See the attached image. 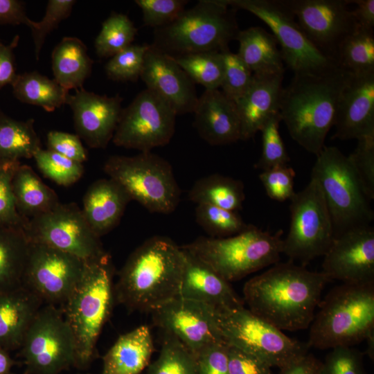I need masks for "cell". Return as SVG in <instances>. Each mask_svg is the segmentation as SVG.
<instances>
[{"instance_id":"cell-27","label":"cell","mask_w":374,"mask_h":374,"mask_svg":"<svg viewBox=\"0 0 374 374\" xmlns=\"http://www.w3.org/2000/svg\"><path fill=\"white\" fill-rule=\"evenodd\" d=\"M43 301L22 285L0 293V346L10 351L20 348L24 337Z\"/></svg>"},{"instance_id":"cell-33","label":"cell","mask_w":374,"mask_h":374,"mask_svg":"<svg viewBox=\"0 0 374 374\" xmlns=\"http://www.w3.org/2000/svg\"><path fill=\"white\" fill-rule=\"evenodd\" d=\"M188 197L196 204H208L238 212L242 208L245 199L244 187L240 180L213 174L196 181Z\"/></svg>"},{"instance_id":"cell-30","label":"cell","mask_w":374,"mask_h":374,"mask_svg":"<svg viewBox=\"0 0 374 374\" xmlns=\"http://www.w3.org/2000/svg\"><path fill=\"white\" fill-rule=\"evenodd\" d=\"M51 62L54 80L68 91L82 88L93 66L87 46L75 37L62 39L52 52Z\"/></svg>"},{"instance_id":"cell-56","label":"cell","mask_w":374,"mask_h":374,"mask_svg":"<svg viewBox=\"0 0 374 374\" xmlns=\"http://www.w3.org/2000/svg\"><path fill=\"white\" fill-rule=\"evenodd\" d=\"M321 364V362L307 353L280 368L278 374H320Z\"/></svg>"},{"instance_id":"cell-45","label":"cell","mask_w":374,"mask_h":374,"mask_svg":"<svg viewBox=\"0 0 374 374\" xmlns=\"http://www.w3.org/2000/svg\"><path fill=\"white\" fill-rule=\"evenodd\" d=\"M20 161H6L0 168V225L25 229L28 220L17 211L11 180Z\"/></svg>"},{"instance_id":"cell-19","label":"cell","mask_w":374,"mask_h":374,"mask_svg":"<svg viewBox=\"0 0 374 374\" xmlns=\"http://www.w3.org/2000/svg\"><path fill=\"white\" fill-rule=\"evenodd\" d=\"M323 256L321 271L330 281L374 283V228L359 227L335 237Z\"/></svg>"},{"instance_id":"cell-31","label":"cell","mask_w":374,"mask_h":374,"mask_svg":"<svg viewBox=\"0 0 374 374\" xmlns=\"http://www.w3.org/2000/svg\"><path fill=\"white\" fill-rule=\"evenodd\" d=\"M11 186L17 211L28 220L50 211L60 203L55 191L28 166L20 164L17 168Z\"/></svg>"},{"instance_id":"cell-49","label":"cell","mask_w":374,"mask_h":374,"mask_svg":"<svg viewBox=\"0 0 374 374\" xmlns=\"http://www.w3.org/2000/svg\"><path fill=\"white\" fill-rule=\"evenodd\" d=\"M348 158L370 199H374V137L357 141L355 150Z\"/></svg>"},{"instance_id":"cell-11","label":"cell","mask_w":374,"mask_h":374,"mask_svg":"<svg viewBox=\"0 0 374 374\" xmlns=\"http://www.w3.org/2000/svg\"><path fill=\"white\" fill-rule=\"evenodd\" d=\"M231 7L256 16L280 46L283 62L294 75L319 74L339 66L306 37L283 0H225Z\"/></svg>"},{"instance_id":"cell-60","label":"cell","mask_w":374,"mask_h":374,"mask_svg":"<svg viewBox=\"0 0 374 374\" xmlns=\"http://www.w3.org/2000/svg\"><path fill=\"white\" fill-rule=\"evenodd\" d=\"M5 161H6L0 159V168L4 163Z\"/></svg>"},{"instance_id":"cell-7","label":"cell","mask_w":374,"mask_h":374,"mask_svg":"<svg viewBox=\"0 0 374 374\" xmlns=\"http://www.w3.org/2000/svg\"><path fill=\"white\" fill-rule=\"evenodd\" d=\"M282 235V230L271 233L249 224L230 237H199L181 247L230 283L278 262Z\"/></svg>"},{"instance_id":"cell-1","label":"cell","mask_w":374,"mask_h":374,"mask_svg":"<svg viewBox=\"0 0 374 374\" xmlns=\"http://www.w3.org/2000/svg\"><path fill=\"white\" fill-rule=\"evenodd\" d=\"M330 280L321 271L289 260L277 262L246 282L244 303L253 313L281 330L310 326Z\"/></svg>"},{"instance_id":"cell-39","label":"cell","mask_w":374,"mask_h":374,"mask_svg":"<svg viewBox=\"0 0 374 374\" xmlns=\"http://www.w3.org/2000/svg\"><path fill=\"white\" fill-rule=\"evenodd\" d=\"M137 29L130 18L122 13H112L102 24L95 39L96 54L100 57H112L132 45Z\"/></svg>"},{"instance_id":"cell-47","label":"cell","mask_w":374,"mask_h":374,"mask_svg":"<svg viewBox=\"0 0 374 374\" xmlns=\"http://www.w3.org/2000/svg\"><path fill=\"white\" fill-rule=\"evenodd\" d=\"M320 374H366L363 354L353 346L331 348L321 364Z\"/></svg>"},{"instance_id":"cell-23","label":"cell","mask_w":374,"mask_h":374,"mask_svg":"<svg viewBox=\"0 0 374 374\" xmlns=\"http://www.w3.org/2000/svg\"><path fill=\"white\" fill-rule=\"evenodd\" d=\"M181 248L185 262L178 297L204 303L217 310L244 306V301L229 282L204 262Z\"/></svg>"},{"instance_id":"cell-5","label":"cell","mask_w":374,"mask_h":374,"mask_svg":"<svg viewBox=\"0 0 374 374\" xmlns=\"http://www.w3.org/2000/svg\"><path fill=\"white\" fill-rule=\"evenodd\" d=\"M318 307L309 326L308 347L353 346L374 331V283H342Z\"/></svg>"},{"instance_id":"cell-41","label":"cell","mask_w":374,"mask_h":374,"mask_svg":"<svg viewBox=\"0 0 374 374\" xmlns=\"http://www.w3.org/2000/svg\"><path fill=\"white\" fill-rule=\"evenodd\" d=\"M33 159L41 172L60 186H69L75 184L84 172L82 163L50 150L39 149Z\"/></svg>"},{"instance_id":"cell-2","label":"cell","mask_w":374,"mask_h":374,"mask_svg":"<svg viewBox=\"0 0 374 374\" xmlns=\"http://www.w3.org/2000/svg\"><path fill=\"white\" fill-rule=\"evenodd\" d=\"M184 251L171 239L152 236L135 249L119 271L114 301L129 311L152 312L178 297Z\"/></svg>"},{"instance_id":"cell-50","label":"cell","mask_w":374,"mask_h":374,"mask_svg":"<svg viewBox=\"0 0 374 374\" xmlns=\"http://www.w3.org/2000/svg\"><path fill=\"white\" fill-rule=\"evenodd\" d=\"M294 170L288 165L276 166L259 174L267 196L275 201L290 199L296 192L294 190Z\"/></svg>"},{"instance_id":"cell-4","label":"cell","mask_w":374,"mask_h":374,"mask_svg":"<svg viewBox=\"0 0 374 374\" xmlns=\"http://www.w3.org/2000/svg\"><path fill=\"white\" fill-rule=\"evenodd\" d=\"M114 266L110 255L85 262L78 283L62 306L73 335L75 366L87 368L93 360L96 344L114 303Z\"/></svg>"},{"instance_id":"cell-24","label":"cell","mask_w":374,"mask_h":374,"mask_svg":"<svg viewBox=\"0 0 374 374\" xmlns=\"http://www.w3.org/2000/svg\"><path fill=\"white\" fill-rule=\"evenodd\" d=\"M193 114L194 126L208 144L222 145L240 140V121L235 103L222 91L205 89L198 98Z\"/></svg>"},{"instance_id":"cell-22","label":"cell","mask_w":374,"mask_h":374,"mask_svg":"<svg viewBox=\"0 0 374 374\" xmlns=\"http://www.w3.org/2000/svg\"><path fill=\"white\" fill-rule=\"evenodd\" d=\"M334 127L333 139L374 137V72L353 75L339 100Z\"/></svg>"},{"instance_id":"cell-48","label":"cell","mask_w":374,"mask_h":374,"mask_svg":"<svg viewBox=\"0 0 374 374\" xmlns=\"http://www.w3.org/2000/svg\"><path fill=\"white\" fill-rule=\"evenodd\" d=\"M141 8L144 24L156 28L172 22L184 10L186 0H136Z\"/></svg>"},{"instance_id":"cell-3","label":"cell","mask_w":374,"mask_h":374,"mask_svg":"<svg viewBox=\"0 0 374 374\" xmlns=\"http://www.w3.org/2000/svg\"><path fill=\"white\" fill-rule=\"evenodd\" d=\"M353 74L337 66L319 74L294 75L283 88L279 113L291 138L311 154L324 148L341 94Z\"/></svg>"},{"instance_id":"cell-13","label":"cell","mask_w":374,"mask_h":374,"mask_svg":"<svg viewBox=\"0 0 374 374\" xmlns=\"http://www.w3.org/2000/svg\"><path fill=\"white\" fill-rule=\"evenodd\" d=\"M26 374H60L75 366V345L61 308L43 305L20 347Z\"/></svg>"},{"instance_id":"cell-38","label":"cell","mask_w":374,"mask_h":374,"mask_svg":"<svg viewBox=\"0 0 374 374\" xmlns=\"http://www.w3.org/2000/svg\"><path fill=\"white\" fill-rule=\"evenodd\" d=\"M195 83L205 89H218L224 76V60L220 52H199L171 57Z\"/></svg>"},{"instance_id":"cell-43","label":"cell","mask_w":374,"mask_h":374,"mask_svg":"<svg viewBox=\"0 0 374 374\" xmlns=\"http://www.w3.org/2000/svg\"><path fill=\"white\" fill-rule=\"evenodd\" d=\"M150 44L130 45L112 57L105 65L107 77L114 81L135 82L141 77Z\"/></svg>"},{"instance_id":"cell-15","label":"cell","mask_w":374,"mask_h":374,"mask_svg":"<svg viewBox=\"0 0 374 374\" xmlns=\"http://www.w3.org/2000/svg\"><path fill=\"white\" fill-rule=\"evenodd\" d=\"M176 116L167 102L146 88L123 109L112 141L118 147L150 152L170 141Z\"/></svg>"},{"instance_id":"cell-58","label":"cell","mask_w":374,"mask_h":374,"mask_svg":"<svg viewBox=\"0 0 374 374\" xmlns=\"http://www.w3.org/2000/svg\"><path fill=\"white\" fill-rule=\"evenodd\" d=\"M15 362L9 351L0 346V374H12L11 371Z\"/></svg>"},{"instance_id":"cell-53","label":"cell","mask_w":374,"mask_h":374,"mask_svg":"<svg viewBox=\"0 0 374 374\" xmlns=\"http://www.w3.org/2000/svg\"><path fill=\"white\" fill-rule=\"evenodd\" d=\"M227 349L230 374H274L260 359L229 345Z\"/></svg>"},{"instance_id":"cell-20","label":"cell","mask_w":374,"mask_h":374,"mask_svg":"<svg viewBox=\"0 0 374 374\" xmlns=\"http://www.w3.org/2000/svg\"><path fill=\"white\" fill-rule=\"evenodd\" d=\"M123 98L109 97L83 88L68 94L66 104L73 112L77 135L91 148H105L112 140L123 109Z\"/></svg>"},{"instance_id":"cell-40","label":"cell","mask_w":374,"mask_h":374,"mask_svg":"<svg viewBox=\"0 0 374 374\" xmlns=\"http://www.w3.org/2000/svg\"><path fill=\"white\" fill-rule=\"evenodd\" d=\"M195 220L211 238H215L236 235L249 225L238 212L208 204H197Z\"/></svg>"},{"instance_id":"cell-8","label":"cell","mask_w":374,"mask_h":374,"mask_svg":"<svg viewBox=\"0 0 374 374\" xmlns=\"http://www.w3.org/2000/svg\"><path fill=\"white\" fill-rule=\"evenodd\" d=\"M310 178L318 183L327 204L334 238L351 229L371 225L370 199L348 156L335 146H324L316 155Z\"/></svg>"},{"instance_id":"cell-9","label":"cell","mask_w":374,"mask_h":374,"mask_svg":"<svg viewBox=\"0 0 374 374\" xmlns=\"http://www.w3.org/2000/svg\"><path fill=\"white\" fill-rule=\"evenodd\" d=\"M103 170L150 213L169 214L179 203L181 191L170 163L151 151L112 156Z\"/></svg>"},{"instance_id":"cell-18","label":"cell","mask_w":374,"mask_h":374,"mask_svg":"<svg viewBox=\"0 0 374 374\" xmlns=\"http://www.w3.org/2000/svg\"><path fill=\"white\" fill-rule=\"evenodd\" d=\"M151 314L155 326L174 335L195 356L209 345L224 342L217 309L206 303L177 297Z\"/></svg>"},{"instance_id":"cell-16","label":"cell","mask_w":374,"mask_h":374,"mask_svg":"<svg viewBox=\"0 0 374 374\" xmlns=\"http://www.w3.org/2000/svg\"><path fill=\"white\" fill-rule=\"evenodd\" d=\"M85 262L46 244L30 242L23 285L44 303L62 306L80 279Z\"/></svg>"},{"instance_id":"cell-10","label":"cell","mask_w":374,"mask_h":374,"mask_svg":"<svg viewBox=\"0 0 374 374\" xmlns=\"http://www.w3.org/2000/svg\"><path fill=\"white\" fill-rule=\"evenodd\" d=\"M224 341L272 367L279 368L308 353V346L287 336L283 330L244 306L217 310Z\"/></svg>"},{"instance_id":"cell-42","label":"cell","mask_w":374,"mask_h":374,"mask_svg":"<svg viewBox=\"0 0 374 374\" xmlns=\"http://www.w3.org/2000/svg\"><path fill=\"white\" fill-rule=\"evenodd\" d=\"M280 113L272 115L265 122L260 131L262 133L261 155L254 165L261 171L276 166L288 165L290 158L285 150L279 133Z\"/></svg>"},{"instance_id":"cell-46","label":"cell","mask_w":374,"mask_h":374,"mask_svg":"<svg viewBox=\"0 0 374 374\" xmlns=\"http://www.w3.org/2000/svg\"><path fill=\"white\" fill-rule=\"evenodd\" d=\"M75 3L74 0H49L42 20L34 21L30 30L37 60H39L46 37L62 21L70 16Z\"/></svg>"},{"instance_id":"cell-14","label":"cell","mask_w":374,"mask_h":374,"mask_svg":"<svg viewBox=\"0 0 374 374\" xmlns=\"http://www.w3.org/2000/svg\"><path fill=\"white\" fill-rule=\"evenodd\" d=\"M24 231L30 242L46 244L84 261L107 253L100 238L75 203L60 202L50 211L28 219Z\"/></svg>"},{"instance_id":"cell-34","label":"cell","mask_w":374,"mask_h":374,"mask_svg":"<svg viewBox=\"0 0 374 374\" xmlns=\"http://www.w3.org/2000/svg\"><path fill=\"white\" fill-rule=\"evenodd\" d=\"M11 86L17 100L40 107L48 112L66 104L69 94V91L54 79H50L37 71L17 74Z\"/></svg>"},{"instance_id":"cell-44","label":"cell","mask_w":374,"mask_h":374,"mask_svg":"<svg viewBox=\"0 0 374 374\" xmlns=\"http://www.w3.org/2000/svg\"><path fill=\"white\" fill-rule=\"evenodd\" d=\"M224 76L221 84L222 93L234 102L248 90L253 74L237 53L226 50L222 52Z\"/></svg>"},{"instance_id":"cell-17","label":"cell","mask_w":374,"mask_h":374,"mask_svg":"<svg viewBox=\"0 0 374 374\" xmlns=\"http://www.w3.org/2000/svg\"><path fill=\"white\" fill-rule=\"evenodd\" d=\"M283 1L310 41L336 62L340 44L358 28L348 8L349 1Z\"/></svg>"},{"instance_id":"cell-59","label":"cell","mask_w":374,"mask_h":374,"mask_svg":"<svg viewBox=\"0 0 374 374\" xmlns=\"http://www.w3.org/2000/svg\"><path fill=\"white\" fill-rule=\"evenodd\" d=\"M365 341L367 344L366 353L372 359L374 356V331L368 335Z\"/></svg>"},{"instance_id":"cell-28","label":"cell","mask_w":374,"mask_h":374,"mask_svg":"<svg viewBox=\"0 0 374 374\" xmlns=\"http://www.w3.org/2000/svg\"><path fill=\"white\" fill-rule=\"evenodd\" d=\"M153 351L150 328L140 326L118 337L103 357L101 374H141Z\"/></svg>"},{"instance_id":"cell-51","label":"cell","mask_w":374,"mask_h":374,"mask_svg":"<svg viewBox=\"0 0 374 374\" xmlns=\"http://www.w3.org/2000/svg\"><path fill=\"white\" fill-rule=\"evenodd\" d=\"M197 374H230L227 344H213L197 355Z\"/></svg>"},{"instance_id":"cell-6","label":"cell","mask_w":374,"mask_h":374,"mask_svg":"<svg viewBox=\"0 0 374 374\" xmlns=\"http://www.w3.org/2000/svg\"><path fill=\"white\" fill-rule=\"evenodd\" d=\"M237 10L225 0H201L170 24L154 31L151 45L170 57L224 52L240 32Z\"/></svg>"},{"instance_id":"cell-57","label":"cell","mask_w":374,"mask_h":374,"mask_svg":"<svg viewBox=\"0 0 374 374\" xmlns=\"http://www.w3.org/2000/svg\"><path fill=\"white\" fill-rule=\"evenodd\" d=\"M350 4L356 5L351 10L353 17L359 28L373 30L374 27V0H353Z\"/></svg>"},{"instance_id":"cell-54","label":"cell","mask_w":374,"mask_h":374,"mask_svg":"<svg viewBox=\"0 0 374 374\" xmlns=\"http://www.w3.org/2000/svg\"><path fill=\"white\" fill-rule=\"evenodd\" d=\"M19 41L18 35L8 44H3L0 39V90L7 84L11 85L17 75L14 50Z\"/></svg>"},{"instance_id":"cell-37","label":"cell","mask_w":374,"mask_h":374,"mask_svg":"<svg viewBox=\"0 0 374 374\" xmlns=\"http://www.w3.org/2000/svg\"><path fill=\"white\" fill-rule=\"evenodd\" d=\"M145 374H197V357L174 335L163 332L159 355Z\"/></svg>"},{"instance_id":"cell-26","label":"cell","mask_w":374,"mask_h":374,"mask_svg":"<svg viewBox=\"0 0 374 374\" xmlns=\"http://www.w3.org/2000/svg\"><path fill=\"white\" fill-rule=\"evenodd\" d=\"M130 201L119 184L109 177L103 178L88 188L81 209L93 231L100 238L118 224Z\"/></svg>"},{"instance_id":"cell-21","label":"cell","mask_w":374,"mask_h":374,"mask_svg":"<svg viewBox=\"0 0 374 374\" xmlns=\"http://www.w3.org/2000/svg\"><path fill=\"white\" fill-rule=\"evenodd\" d=\"M140 78L146 88L167 102L177 115L193 113L199 98L195 83L170 56L151 44Z\"/></svg>"},{"instance_id":"cell-35","label":"cell","mask_w":374,"mask_h":374,"mask_svg":"<svg viewBox=\"0 0 374 374\" xmlns=\"http://www.w3.org/2000/svg\"><path fill=\"white\" fill-rule=\"evenodd\" d=\"M34 119L15 120L0 111V159L19 161L33 158L41 149Z\"/></svg>"},{"instance_id":"cell-52","label":"cell","mask_w":374,"mask_h":374,"mask_svg":"<svg viewBox=\"0 0 374 374\" xmlns=\"http://www.w3.org/2000/svg\"><path fill=\"white\" fill-rule=\"evenodd\" d=\"M47 145L48 150L77 162L82 163L87 159V152L77 134L51 131L47 134Z\"/></svg>"},{"instance_id":"cell-25","label":"cell","mask_w":374,"mask_h":374,"mask_svg":"<svg viewBox=\"0 0 374 374\" xmlns=\"http://www.w3.org/2000/svg\"><path fill=\"white\" fill-rule=\"evenodd\" d=\"M284 73L253 75L248 90L235 101L238 112L240 140L253 138L272 115L278 113Z\"/></svg>"},{"instance_id":"cell-32","label":"cell","mask_w":374,"mask_h":374,"mask_svg":"<svg viewBox=\"0 0 374 374\" xmlns=\"http://www.w3.org/2000/svg\"><path fill=\"white\" fill-rule=\"evenodd\" d=\"M29 244L24 229L0 225V293L23 285Z\"/></svg>"},{"instance_id":"cell-12","label":"cell","mask_w":374,"mask_h":374,"mask_svg":"<svg viewBox=\"0 0 374 374\" xmlns=\"http://www.w3.org/2000/svg\"><path fill=\"white\" fill-rule=\"evenodd\" d=\"M290 225L283 240V253L305 266L323 256L334 239L331 217L315 179L290 199Z\"/></svg>"},{"instance_id":"cell-55","label":"cell","mask_w":374,"mask_h":374,"mask_svg":"<svg viewBox=\"0 0 374 374\" xmlns=\"http://www.w3.org/2000/svg\"><path fill=\"white\" fill-rule=\"evenodd\" d=\"M34 21L27 16L23 1L0 0V24H24L30 28Z\"/></svg>"},{"instance_id":"cell-29","label":"cell","mask_w":374,"mask_h":374,"mask_svg":"<svg viewBox=\"0 0 374 374\" xmlns=\"http://www.w3.org/2000/svg\"><path fill=\"white\" fill-rule=\"evenodd\" d=\"M238 55L253 75L284 73V62L278 42L272 33L260 26L240 30Z\"/></svg>"},{"instance_id":"cell-36","label":"cell","mask_w":374,"mask_h":374,"mask_svg":"<svg viewBox=\"0 0 374 374\" xmlns=\"http://www.w3.org/2000/svg\"><path fill=\"white\" fill-rule=\"evenodd\" d=\"M336 62L353 75L373 73V30L358 28L348 35L338 48Z\"/></svg>"}]
</instances>
